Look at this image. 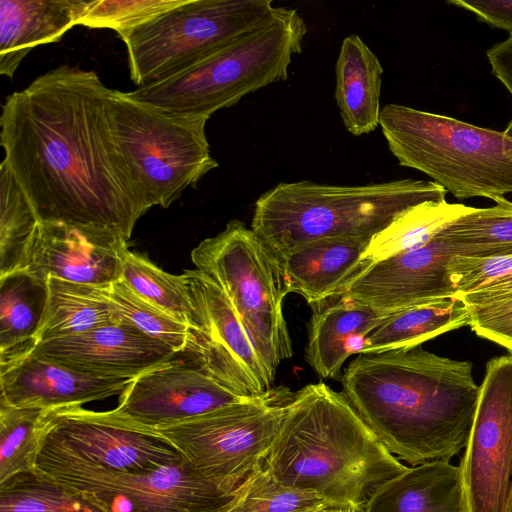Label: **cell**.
I'll return each mask as SVG.
<instances>
[{
	"instance_id": "25",
	"label": "cell",
	"mask_w": 512,
	"mask_h": 512,
	"mask_svg": "<svg viewBox=\"0 0 512 512\" xmlns=\"http://www.w3.org/2000/svg\"><path fill=\"white\" fill-rule=\"evenodd\" d=\"M469 325V308L456 296L420 303L391 313L366 336V347L361 354L418 346Z\"/></svg>"
},
{
	"instance_id": "1",
	"label": "cell",
	"mask_w": 512,
	"mask_h": 512,
	"mask_svg": "<svg viewBox=\"0 0 512 512\" xmlns=\"http://www.w3.org/2000/svg\"><path fill=\"white\" fill-rule=\"evenodd\" d=\"M108 88L61 65L9 95L0 144L40 222L96 225L128 240L150 208L115 137Z\"/></svg>"
},
{
	"instance_id": "42",
	"label": "cell",
	"mask_w": 512,
	"mask_h": 512,
	"mask_svg": "<svg viewBox=\"0 0 512 512\" xmlns=\"http://www.w3.org/2000/svg\"><path fill=\"white\" fill-rule=\"evenodd\" d=\"M318 512H353V511L350 509L341 508V507H330V508H327V509H324V510H321Z\"/></svg>"
},
{
	"instance_id": "9",
	"label": "cell",
	"mask_w": 512,
	"mask_h": 512,
	"mask_svg": "<svg viewBox=\"0 0 512 512\" xmlns=\"http://www.w3.org/2000/svg\"><path fill=\"white\" fill-rule=\"evenodd\" d=\"M287 388L154 428L203 477L236 492L267 460L293 398Z\"/></svg>"
},
{
	"instance_id": "44",
	"label": "cell",
	"mask_w": 512,
	"mask_h": 512,
	"mask_svg": "<svg viewBox=\"0 0 512 512\" xmlns=\"http://www.w3.org/2000/svg\"><path fill=\"white\" fill-rule=\"evenodd\" d=\"M507 512H512V485H511V491H510V496H509L508 511Z\"/></svg>"
},
{
	"instance_id": "20",
	"label": "cell",
	"mask_w": 512,
	"mask_h": 512,
	"mask_svg": "<svg viewBox=\"0 0 512 512\" xmlns=\"http://www.w3.org/2000/svg\"><path fill=\"white\" fill-rule=\"evenodd\" d=\"M306 361L323 379H340L341 368L353 354H361L366 336L393 312L379 310L342 294L310 305Z\"/></svg>"
},
{
	"instance_id": "15",
	"label": "cell",
	"mask_w": 512,
	"mask_h": 512,
	"mask_svg": "<svg viewBox=\"0 0 512 512\" xmlns=\"http://www.w3.org/2000/svg\"><path fill=\"white\" fill-rule=\"evenodd\" d=\"M247 399L178 354L134 378L114 410L133 422L156 428Z\"/></svg>"
},
{
	"instance_id": "27",
	"label": "cell",
	"mask_w": 512,
	"mask_h": 512,
	"mask_svg": "<svg viewBox=\"0 0 512 512\" xmlns=\"http://www.w3.org/2000/svg\"><path fill=\"white\" fill-rule=\"evenodd\" d=\"M47 295V280L26 269L0 277V356L35 344Z\"/></svg>"
},
{
	"instance_id": "36",
	"label": "cell",
	"mask_w": 512,
	"mask_h": 512,
	"mask_svg": "<svg viewBox=\"0 0 512 512\" xmlns=\"http://www.w3.org/2000/svg\"><path fill=\"white\" fill-rule=\"evenodd\" d=\"M184 2L185 0H80L76 25L113 29L121 35Z\"/></svg>"
},
{
	"instance_id": "18",
	"label": "cell",
	"mask_w": 512,
	"mask_h": 512,
	"mask_svg": "<svg viewBox=\"0 0 512 512\" xmlns=\"http://www.w3.org/2000/svg\"><path fill=\"white\" fill-rule=\"evenodd\" d=\"M32 350L79 372L129 380L178 355L167 344L125 323L38 342Z\"/></svg>"
},
{
	"instance_id": "37",
	"label": "cell",
	"mask_w": 512,
	"mask_h": 512,
	"mask_svg": "<svg viewBox=\"0 0 512 512\" xmlns=\"http://www.w3.org/2000/svg\"><path fill=\"white\" fill-rule=\"evenodd\" d=\"M512 255L466 257L454 255L449 263V279L454 296L462 295L510 272Z\"/></svg>"
},
{
	"instance_id": "28",
	"label": "cell",
	"mask_w": 512,
	"mask_h": 512,
	"mask_svg": "<svg viewBox=\"0 0 512 512\" xmlns=\"http://www.w3.org/2000/svg\"><path fill=\"white\" fill-rule=\"evenodd\" d=\"M471 209L446 200L428 201L410 208L370 240L361 270L372 263L425 245L448 223Z\"/></svg>"
},
{
	"instance_id": "14",
	"label": "cell",
	"mask_w": 512,
	"mask_h": 512,
	"mask_svg": "<svg viewBox=\"0 0 512 512\" xmlns=\"http://www.w3.org/2000/svg\"><path fill=\"white\" fill-rule=\"evenodd\" d=\"M460 461L468 512H507L512 485V354L491 358Z\"/></svg>"
},
{
	"instance_id": "40",
	"label": "cell",
	"mask_w": 512,
	"mask_h": 512,
	"mask_svg": "<svg viewBox=\"0 0 512 512\" xmlns=\"http://www.w3.org/2000/svg\"><path fill=\"white\" fill-rule=\"evenodd\" d=\"M486 54L492 74L512 96V33L506 40L488 49Z\"/></svg>"
},
{
	"instance_id": "17",
	"label": "cell",
	"mask_w": 512,
	"mask_h": 512,
	"mask_svg": "<svg viewBox=\"0 0 512 512\" xmlns=\"http://www.w3.org/2000/svg\"><path fill=\"white\" fill-rule=\"evenodd\" d=\"M128 239L96 225L40 222L24 269L47 280L107 286L118 281Z\"/></svg>"
},
{
	"instance_id": "13",
	"label": "cell",
	"mask_w": 512,
	"mask_h": 512,
	"mask_svg": "<svg viewBox=\"0 0 512 512\" xmlns=\"http://www.w3.org/2000/svg\"><path fill=\"white\" fill-rule=\"evenodd\" d=\"M194 308L185 350L222 385L246 397H260L275 376L253 345L242 321L222 289L201 271L184 270Z\"/></svg>"
},
{
	"instance_id": "11",
	"label": "cell",
	"mask_w": 512,
	"mask_h": 512,
	"mask_svg": "<svg viewBox=\"0 0 512 512\" xmlns=\"http://www.w3.org/2000/svg\"><path fill=\"white\" fill-rule=\"evenodd\" d=\"M36 468L101 512H225L238 493L221 489L184 458L149 471H112L38 457Z\"/></svg>"
},
{
	"instance_id": "19",
	"label": "cell",
	"mask_w": 512,
	"mask_h": 512,
	"mask_svg": "<svg viewBox=\"0 0 512 512\" xmlns=\"http://www.w3.org/2000/svg\"><path fill=\"white\" fill-rule=\"evenodd\" d=\"M33 346L0 356V403L45 410L82 406L120 395L132 381L79 372L35 353Z\"/></svg>"
},
{
	"instance_id": "23",
	"label": "cell",
	"mask_w": 512,
	"mask_h": 512,
	"mask_svg": "<svg viewBox=\"0 0 512 512\" xmlns=\"http://www.w3.org/2000/svg\"><path fill=\"white\" fill-rule=\"evenodd\" d=\"M80 0H0V74L12 78L36 46L76 26Z\"/></svg>"
},
{
	"instance_id": "43",
	"label": "cell",
	"mask_w": 512,
	"mask_h": 512,
	"mask_svg": "<svg viewBox=\"0 0 512 512\" xmlns=\"http://www.w3.org/2000/svg\"><path fill=\"white\" fill-rule=\"evenodd\" d=\"M504 134L512 142V119L510 120L507 128L504 130Z\"/></svg>"
},
{
	"instance_id": "38",
	"label": "cell",
	"mask_w": 512,
	"mask_h": 512,
	"mask_svg": "<svg viewBox=\"0 0 512 512\" xmlns=\"http://www.w3.org/2000/svg\"><path fill=\"white\" fill-rule=\"evenodd\" d=\"M468 308L471 329L512 354V294Z\"/></svg>"
},
{
	"instance_id": "39",
	"label": "cell",
	"mask_w": 512,
	"mask_h": 512,
	"mask_svg": "<svg viewBox=\"0 0 512 512\" xmlns=\"http://www.w3.org/2000/svg\"><path fill=\"white\" fill-rule=\"evenodd\" d=\"M447 3L470 11L479 21L493 28L512 33V0H448Z\"/></svg>"
},
{
	"instance_id": "8",
	"label": "cell",
	"mask_w": 512,
	"mask_h": 512,
	"mask_svg": "<svg viewBox=\"0 0 512 512\" xmlns=\"http://www.w3.org/2000/svg\"><path fill=\"white\" fill-rule=\"evenodd\" d=\"M109 112L121 152L151 207L168 208L219 166L206 136L209 118L166 111L115 89Z\"/></svg>"
},
{
	"instance_id": "12",
	"label": "cell",
	"mask_w": 512,
	"mask_h": 512,
	"mask_svg": "<svg viewBox=\"0 0 512 512\" xmlns=\"http://www.w3.org/2000/svg\"><path fill=\"white\" fill-rule=\"evenodd\" d=\"M46 420L47 435L38 457L112 471H149L183 458L154 428L133 422L114 409L67 406L49 409Z\"/></svg>"
},
{
	"instance_id": "16",
	"label": "cell",
	"mask_w": 512,
	"mask_h": 512,
	"mask_svg": "<svg viewBox=\"0 0 512 512\" xmlns=\"http://www.w3.org/2000/svg\"><path fill=\"white\" fill-rule=\"evenodd\" d=\"M454 255L437 233L421 247L370 264L335 294L388 312L452 297L449 263Z\"/></svg>"
},
{
	"instance_id": "26",
	"label": "cell",
	"mask_w": 512,
	"mask_h": 512,
	"mask_svg": "<svg viewBox=\"0 0 512 512\" xmlns=\"http://www.w3.org/2000/svg\"><path fill=\"white\" fill-rule=\"evenodd\" d=\"M45 313L35 343L82 334L115 322L109 300L110 285L98 286L47 279Z\"/></svg>"
},
{
	"instance_id": "41",
	"label": "cell",
	"mask_w": 512,
	"mask_h": 512,
	"mask_svg": "<svg viewBox=\"0 0 512 512\" xmlns=\"http://www.w3.org/2000/svg\"><path fill=\"white\" fill-rule=\"evenodd\" d=\"M512 294V270L474 291L458 295L467 306L484 304Z\"/></svg>"
},
{
	"instance_id": "4",
	"label": "cell",
	"mask_w": 512,
	"mask_h": 512,
	"mask_svg": "<svg viewBox=\"0 0 512 512\" xmlns=\"http://www.w3.org/2000/svg\"><path fill=\"white\" fill-rule=\"evenodd\" d=\"M446 194L434 181L413 179L353 186L281 182L255 202L251 229L277 255L328 237L371 240L405 211Z\"/></svg>"
},
{
	"instance_id": "10",
	"label": "cell",
	"mask_w": 512,
	"mask_h": 512,
	"mask_svg": "<svg viewBox=\"0 0 512 512\" xmlns=\"http://www.w3.org/2000/svg\"><path fill=\"white\" fill-rule=\"evenodd\" d=\"M271 0H185L119 35L137 87L167 78L269 19Z\"/></svg>"
},
{
	"instance_id": "24",
	"label": "cell",
	"mask_w": 512,
	"mask_h": 512,
	"mask_svg": "<svg viewBox=\"0 0 512 512\" xmlns=\"http://www.w3.org/2000/svg\"><path fill=\"white\" fill-rule=\"evenodd\" d=\"M383 66L356 34L345 37L335 65V100L347 131L354 136L379 126Z\"/></svg>"
},
{
	"instance_id": "2",
	"label": "cell",
	"mask_w": 512,
	"mask_h": 512,
	"mask_svg": "<svg viewBox=\"0 0 512 512\" xmlns=\"http://www.w3.org/2000/svg\"><path fill=\"white\" fill-rule=\"evenodd\" d=\"M340 380L348 401L400 461H449L465 449L480 389L471 362L418 345L358 354Z\"/></svg>"
},
{
	"instance_id": "33",
	"label": "cell",
	"mask_w": 512,
	"mask_h": 512,
	"mask_svg": "<svg viewBox=\"0 0 512 512\" xmlns=\"http://www.w3.org/2000/svg\"><path fill=\"white\" fill-rule=\"evenodd\" d=\"M0 512H101L81 493L37 468L0 484Z\"/></svg>"
},
{
	"instance_id": "30",
	"label": "cell",
	"mask_w": 512,
	"mask_h": 512,
	"mask_svg": "<svg viewBox=\"0 0 512 512\" xmlns=\"http://www.w3.org/2000/svg\"><path fill=\"white\" fill-rule=\"evenodd\" d=\"M36 212L4 162L0 165V277L24 269L39 226Z\"/></svg>"
},
{
	"instance_id": "35",
	"label": "cell",
	"mask_w": 512,
	"mask_h": 512,
	"mask_svg": "<svg viewBox=\"0 0 512 512\" xmlns=\"http://www.w3.org/2000/svg\"><path fill=\"white\" fill-rule=\"evenodd\" d=\"M330 507L318 493L276 480L264 466L238 490L225 512H318Z\"/></svg>"
},
{
	"instance_id": "6",
	"label": "cell",
	"mask_w": 512,
	"mask_h": 512,
	"mask_svg": "<svg viewBox=\"0 0 512 512\" xmlns=\"http://www.w3.org/2000/svg\"><path fill=\"white\" fill-rule=\"evenodd\" d=\"M379 126L401 166L456 198L495 201L512 193V142L504 132L393 103L382 107Z\"/></svg>"
},
{
	"instance_id": "34",
	"label": "cell",
	"mask_w": 512,
	"mask_h": 512,
	"mask_svg": "<svg viewBox=\"0 0 512 512\" xmlns=\"http://www.w3.org/2000/svg\"><path fill=\"white\" fill-rule=\"evenodd\" d=\"M109 300L116 323L132 325L178 354L185 350L189 326L138 296L121 279L110 285Z\"/></svg>"
},
{
	"instance_id": "3",
	"label": "cell",
	"mask_w": 512,
	"mask_h": 512,
	"mask_svg": "<svg viewBox=\"0 0 512 512\" xmlns=\"http://www.w3.org/2000/svg\"><path fill=\"white\" fill-rule=\"evenodd\" d=\"M264 468L280 483L361 512L384 482L405 471L343 392L323 382L294 393Z\"/></svg>"
},
{
	"instance_id": "32",
	"label": "cell",
	"mask_w": 512,
	"mask_h": 512,
	"mask_svg": "<svg viewBox=\"0 0 512 512\" xmlns=\"http://www.w3.org/2000/svg\"><path fill=\"white\" fill-rule=\"evenodd\" d=\"M120 279L141 298L189 327L192 325L194 308L183 273H167L145 254L128 249L123 256Z\"/></svg>"
},
{
	"instance_id": "5",
	"label": "cell",
	"mask_w": 512,
	"mask_h": 512,
	"mask_svg": "<svg viewBox=\"0 0 512 512\" xmlns=\"http://www.w3.org/2000/svg\"><path fill=\"white\" fill-rule=\"evenodd\" d=\"M307 31L297 10L277 7L251 31L183 70L128 93L166 111L210 118L247 94L285 81Z\"/></svg>"
},
{
	"instance_id": "29",
	"label": "cell",
	"mask_w": 512,
	"mask_h": 512,
	"mask_svg": "<svg viewBox=\"0 0 512 512\" xmlns=\"http://www.w3.org/2000/svg\"><path fill=\"white\" fill-rule=\"evenodd\" d=\"M495 203L489 208L472 207L438 232L455 255H512V202L500 197Z\"/></svg>"
},
{
	"instance_id": "21",
	"label": "cell",
	"mask_w": 512,
	"mask_h": 512,
	"mask_svg": "<svg viewBox=\"0 0 512 512\" xmlns=\"http://www.w3.org/2000/svg\"><path fill=\"white\" fill-rule=\"evenodd\" d=\"M370 240L328 237L278 255L288 293L300 294L309 305L334 295L362 269Z\"/></svg>"
},
{
	"instance_id": "22",
	"label": "cell",
	"mask_w": 512,
	"mask_h": 512,
	"mask_svg": "<svg viewBox=\"0 0 512 512\" xmlns=\"http://www.w3.org/2000/svg\"><path fill=\"white\" fill-rule=\"evenodd\" d=\"M361 512H468L460 467L449 461L408 467L381 484Z\"/></svg>"
},
{
	"instance_id": "7",
	"label": "cell",
	"mask_w": 512,
	"mask_h": 512,
	"mask_svg": "<svg viewBox=\"0 0 512 512\" xmlns=\"http://www.w3.org/2000/svg\"><path fill=\"white\" fill-rule=\"evenodd\" d=\"M191 260L225 293L275 376L279 364L293 355L283 313L288 290L278 255L243 222L231 220L220 233L201 241Z\"/></svg>"
},
{
	"instance_id": "31",
	"label": "cell",
	"mask_w": 512,
	"mask_h": 512,
	"mask_svg": "<svg viewBox=\"0 0 512 512\" xmlns=\"http://www.w3.org/2000/svg\"><path fill=\"white\" fill-rule=\"evenodd\" d=\"M47 411L0 403V484L36 468L47 435Z\"/></svg>"
}]
</instances>
